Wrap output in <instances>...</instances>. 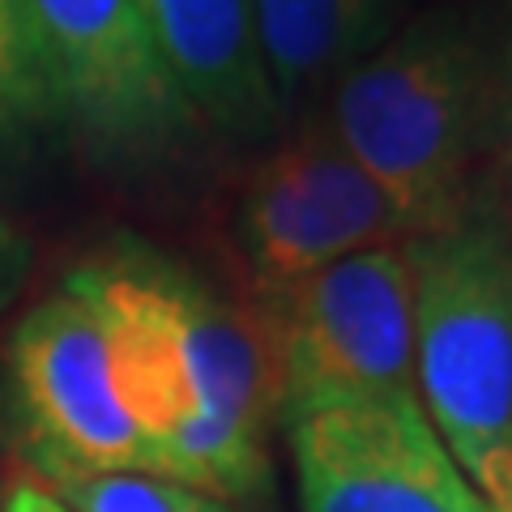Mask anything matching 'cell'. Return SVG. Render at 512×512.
<instances>
[{
  "label": "cell",
  "instance_id": "cell-1",
  "mask_svg": "<svg viewBox=\"0 0 512 512\" xmlns=\"http://www.w3.org/2000/svg\"><path fill=\"white\" fill-rule=\"evenodd\" d=\"M60 286L99 316L120 402L150 444L154 474L227 504L261 495L269 436L282 427L261 312L150 248L94 256Z\"/></svg>",
  "mask_w": 512,
  "mask_h": 512
},
{
  "label": "cell",
  "instance_id": "cell-2",
  "mask_svg": "<svg viewBox=\"0 0 512 512\" xmlns=\"http://www.w3.org/2000/svg\"><path fill=\"white\" fill-rule=\"evenodd\" d=\"M414 380L431 431L500 512L512 495V235L495 197L410 239Z\"/></svg>",
  "mask_w": 512,
  "mask_h": 512
},
{
  "label": "cell",
  "instance_id": "cell-3",
  "mask_svg": "<svg viewBox=\"0 0 512 512\" xmlns=\"http://www.w3.org/2000/svg\"><path fill=\"white\" fill-rule=\"evenodd\" d=\"M487 120L483 47L457 18L410 22L329 90V133L410 218L414 235L448 227L478 197Z\"/></svg>",
  "mask_w": 512,
  "mask_h": 512
},
{
  "label": "cell",
  "instance_id": "cell-4",
  "mask_svg": "<svg viewBox=\"0 0 512 512\" xmlns=\"http://www.w3.org/2000/svg\"><path fill=\"white\" fill-rule=\"evenodd\" d=\"M252 308L274 342L282 427L338 406L419 402L410 239L342 256Z\"/></svg>",
  "mask_w": 512,
  "mask_h": 512
},
{
  "label": "cell",
  "instance_id": "cell-5",
  "mask_svg": "<svg viewBox=\"0 0 512 512\" xmlns=\"http://www.w3.org/2000/svg\"><path fill=\"white\" fill-rule=\"evenodd\" d=\"M60 124L107 158H167L201 133L141 0H22Z\"/></svg>",
  "mask_w": 512,
  "mask_h": 512
},
{
  "label": "cell",
  "instance_id": "cell-6",
  "mask_svg": "<svg viewBox=\"0 0 512 512\" xmlns=\"http://www.w3.org/2000/svg\"><path fill=\"white\" fill-rule=\"evenodd\" d=\"M414 239L410 218L350 158L325 120H303L256 163L231 210L248 303H265L342 256Z\"/></svg>",
  "mask_w": 512,
  "mask_h": 512
},
{
  "label": "cell",
  "instance_id": "cell-7",
  "mask_svg": "<svg viewBox=\"0 0 512 512\" xmlns=\"http://www.w3.org/2000/svg\"><path fill=\"white\" fill-rule=\"evenodd\" d=\"M5 393L30 478L154 474L150 444L120 402L107 333L69 286L13 325Z\"/></svg>",
  "mask_w": 512,
  "mask_h": 512
},
{
  "label": "cell",
  "instance_id": "cell-8",
  "mask_svg": "<svg viewBox=\"0 0 512 512\" xmlns=\"http://www.w3.org/2000/svg\"><path fill=\"white\" fill-rule=\"evenodd\" d=\"M303 512H495L419 402L338 406L286 423Z\"/></svg>",
  "mask_w": 512,
  "mask_h": 512
},
{
  "label": "cell",
  "instance_id": "cell-9",
  "mask_svg": "<svg viewBox=\"0 0 512 512\" xmlns=\"http://www.w3.org/2000/svg\"><path fill=\"white\" fill-rule=\"evenodd\" d=\"M141 9L201 128L231 141H269L282 133L256 47L252 0H141Z\"/></svg>",
  "mask_w": 512,
  "mask_h": 512
},
{
  "label": "cell",
  "instance_id": "cell-10",
  "mask_svg": "<svg viewBox=\"0 0 512 512\" xmlns=\"http://www.w3.org/2000/svg\"><path fill=\"white\" fill-rule=\"evenodd\" d=\"M261 64L282 124L299 120L316 94L384 43V0H252Z\"/></svg>",
  "mask_w": 512,
  "mask_h": 512
},
{
  "label": "cell",
  "instance_id": "cell-11",
  "mask_svg": "<svg viewBox=\"0 0 512 512\" xmlns=\"http://www.w3.org/2000/svg\"><path fill=\"white\" fill-rule=\"evenodd\" d=\"M56 124V99L30 43L22 0H0V158L22 154L43 128Z\"/></svg>",
  "mask_w": 512,
  "mask_h": 512
},
{
  "label": "cell",
  "instance_id": "cell-12",
  "mask_svg": "<svg viewBox=\"0 0 512 512\" xmlns=\"http://www.w3.org/2000/svg\"><path fill=\"white\" fill-rule=\"evenodd\" d=\"M35 483L69 512H235L227 500L158 474H47Z\"/></svg>",
  "mask_w": 512,
  "mask_h": 512
},
{
  "label": "cell",
  "instance_id": "cell-13",
  "mask_svg": "<svg viewBox=\"0 0 512 512\" xmlns=\"http://www.w3.org/2000/svg\"><path fill=\"white\" fill-rule=\"evenodd\" d=\"M30 274V244L13 222L0 218V308L22 291V282Z\"/></svg>",
  "mask_w": 512,
  "mask_h": 512
},
{
  "label": "cell",
  "instance_id": "cell-14",
  "mask_svg": "<svg viewBox=\"0 0 512 512\" xmlns=\"http://www.w3.org/2000/svg\"><path fill=\"white\" fill-rule=\"evenodd\" d=\"M5 512H69L52 491H47L43 483H35V478H13L9 491H5Z\"/></svg>",
  "mask_w": 512,
  "mask_h": 512
},
{
  "label": "cell",
  "instance_id": "cell-15",
  "mask_svg": "<svg viewBox=\"0 0 512 512\" xmlns=\"http://www.w3.org/2000/svg\"><path fill=\"white\" fill-rule=\"evenodd\" d=\"M500 210H504L508 235H512V64H508V90H504V197H500Z\"/></svg>",
  "mask_w": 512,
  "mask_h": 512
},
{
  "label": "cell",
  "instance_id": "cell-16",
  "mask_svg": "<svg viewBox=\"0 0 512 512\" xmlns=\"http://www.w3.org/2000/svg\"><path fill=\"white\" fill-rule=\"evenodd\" d=\"M500 512H512V495H508V504H504V508H500Z\"/></svg>",
  "mask_w": 512,
  "mask_h": 512
},
{
  "label": "cell",
  "instance_id": "cell-17",
  "mask_svg": "<svg viewBox=\"0 0 512 512\" xmlns=\"http://www.w3.org/2000/svg\"><path fill=\"white\" fill-rule=\"evenodd\" d=\"M0 512H5V495H0Z\"/></svg>",
  "mask_w": 512,
  "mask_h": 512
}]
</instances>
